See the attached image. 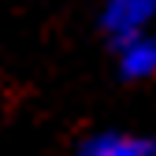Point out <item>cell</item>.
<instances>
[{"mask_svg":"<svg viewBox=\"0 0 156 156\" xmlns=\"http://www.w3.org/2000/svg\"><path fill=\"white\" fill-rule=\"evenodd\" d=\"M156 19V0H104L101 8V30L112 41V48H119L123 41L138 34H149Z\"/></svg>","mask_w":156,"mask_h":156,"instance_id":"cell-1","label":"cell"},{"mask_svg":"<svg viewBox=\"0 0 156 156\" xmlns=\"http://www.w3.org/2000/svg\"><path fill=\"white\" fill-rule=\"evenodd\" d=\"M115 67H119V78L126 82H149L156 78V34H138L123 41L115 48Z\"/></svg>","mask_w":156,"mask_h":156,"instance_id":"cell-2","label":"cell"},{"mask_svg":"<svg viewBox=\"0 0 156 156\" xmlns=\"http://www.w3.org/2000/svg\"><path fill=\"white\" fill-rule=\"evenodd\" d=\"M74 156H156V141L138 134H97Z\"/></svg>","mask_w":156,"mask_h":156,"instance_id":"cell-3","label":"cell"}]
</instances>
